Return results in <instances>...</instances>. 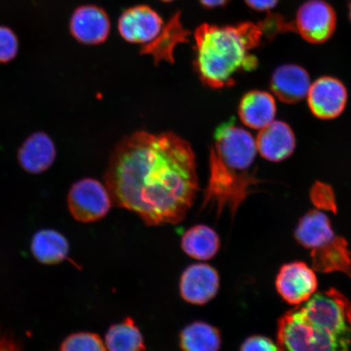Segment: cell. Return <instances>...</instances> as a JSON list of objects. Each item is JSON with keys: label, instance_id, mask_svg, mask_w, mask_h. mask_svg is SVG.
Here are the masks:
<instances>
[{"label": "cell", "instance_id": "1", "mask_svg": "<svg viewBox=\"0 0 351 351\" xmlns=\"http://www.w3.org/2000/svg\"><path fill=\"white\" fill-rule=\"evenodd\" d=\"M104 179L113 204L148 226L182 221L199 190L194 151L173 132L138 131L123 138Z\"/></svg>", "mask_w": 351, "mask_h": 351}, {"label": "cell", "instance_id": "2", "mask_svg": "<svg viewBox=\"0 0 351 351\" xmlns=\"http://www.w3.org/2000/svg\"><path fill=\"white\" fill-rule=\"evenodd\" d=\"M278 351H350L351 302L335 288L315 293L278 320Z\"/></svg>", "mask_w": 351, "mask_h": 351}, {"label": "cell", "instance_id": "3", "mask_svg": "<svg viewBox=\"0 0 351 351\" xmlns=\"http://www.w3.org/2000/svg\"><path fill=\"white\" fill-rule=\"evenodd\" d=\"M256 156V139L248 131L232 120L219 125L210 148L209 178L202 208L216 209L217 216L229 210L234 217L261 182L254 169Z\"/></svg>", "mask_w": 351, "mask_h": 351}, {"label": "cell", "instance_id": "4", "mask_svg": "<svg viewBox=\"0 0 351 351\" xmlns=\"http://www.w3.org/2000/svg\"><path fill=\"white\" fill-rule=\"evenodd\" d=\"M262 36L252 22L199 25L195 32L194 67L202 82L216 90L235 85L237 74L258 67V59L250 51L261 45Z\"/></svg>", "mask_w": 351, "mask_h": 351}, {"label": "cell", "instance_id": "5", "mask_svg": "<svg viewBox=\"0 0 351 351\" xmlns=\"http://www.w3.org/2000/svg\"><path fill=\"white\" fill-rule=\"evenodd\" d=\"M298 243L309 250L313 269L320 274L341 273L351 278L348 241L333 231L330 219L319 210L300 219L295 232Z\"/></svg>", "mask_w": 351, "mask_h": 351}, {"label": "cell", "instance_id": "6", "mask_svg": "<svg viewBox=\"0 0 351 351\" xmlns=\"http://www.w3.org/2000/svg\"><path fill=\"white\" fill-rule=\"evenodd\" d=\"M68 207L77 221L91 223L106 217L113 204L106 186L94 178H82L68 194Z\"/></svg>", "mask_w": 351, "mask_h": 351}, {"label": "cell", "instance_id": "7", "mask_svg": "<svg viewBox=\"0 0 351 351\" xmlns=\"http://www.w3.org/2000/svg\"><path fill=\"white\" fill-rule=\"evenodd\" d=\"M293 25L295 32L306 42L324 43L335 32L336 12L330 4L324 0H309L298 10Z\"/></svg>", "mask_w": 351, "mask_h": 351}, {"label": "cell", "instance_id": "8", "mask_svg": "<svg viewBox=\"0 0 351 351\" xmlns=\"http://www.w3.org/2000/svg\"><path fill=\"white\" fill-rule=\"evenodd\" d=\"M276 288L285 302L298 306L317 293L318 280L313 267L304 262H291L280 267L276 278Z\"/></svg>", "mask_w": 351, "mask_h": 351}, {"label": "cell", "instance_id": "9", "mask_svg": "<svg viewBox=\"0 0 351 351\" xmlns=\"http://www.w3.org/2000/svg\"><path fill=\"white\" fill-rule=\"evenodd\" d=\"M306 97L311 112L315 117L332 120L344 112L348 93L339 79L324 76L311 84Z\"/></svg>", "mask_w": 351, "mask_h": 351}, {"label": "cell", "instance_id": "10", "mask_svg": "<svg viewBox=\"0 0 351 351\" xmlns=\"http://www.w3.org/2000/svg\"><path fill=\"white\" fill-rule=\"evenodd\" d=\"M219 288L217 271L207 263H195L184 270L180 280V293L193 305L207 304L217 296Z\"/></svg>", "mask_w": 351, "mask_h": 351}, {"label": "cell", "instance_id": "11", "mask_svg": "<svg viewBox=\"0 0 351 351\" xmlns=\"http://www.w3.org/2000/svg\"><path fill=\"white\" fill-rule=\"evenodd\" d=\"M163 27V19L157 12L147 5L128 8L118 21V29L121 37L132 43H151Z\"/></svg>", "mask_w": 351, "mask_h": 351}, {"label": "cell", "instance_id": "12", "mask_svg": "<svg viewBox=\"0 0 351 351\" xmlns=\"http://www.w3.org/2000/svg\"><path fill=\"white\" fill-rule=\"evenodd\" d=\"M70 32L77 41L85 45H98L107 40L111 24L103 8L84 5L73 12L69 22Z\"/></svg>", "mask_w": 351, "mask_h": 351}, {"label": "cell", "instance_id": "13", "mask_svg": "<svg viewBox=\"0 0 351 351\" xmlns=\"http://www.w3.org/2000/svg\"><path fill=\"white\" fill-rule=\"evenodd\" d=\"M257 152L271 162H280L291 156L296 147L291 127L282 121H274L261 130L256 139Z\"/></svg>", "mask_w": 351, "mask_h": 351}, {"label": "cell", "instance_id": "14", "mask_svg": "<svg viewBox=\"0 0 351 351\" xmlns=\"http://www.w3.org/2000/svg\"><path fill=\"white\" fill-rule=\"evenodd\" d=\"M310 86V76L306 70L292 64L276 68L270 82L273 93L282 102L288 104H297L305 99Z\"/></svg>", "mask_w": 351, "mask_h": 351}, {"label": "cell", "instance_id": "15", "mask_svg": "<svg viewBox=\"0 0 351 351\" xmlns=\"http://www.w3.org/2000/svg\"><path fill=\"white\" fill-rule=\"evenodd\" d=\"M56 149L53 141L43 132H37L25 140L20 147L17 158L26 172L39 174L54 164Z\"/></svg>", "mask_w": 351, "mask_h": 351}, {"label": "cell", "instance_id": "16", "mask_svg": "<svg viewBox=\"0 0 351 351\" xmlns=\"http://www.w3.org/2000/svg\"><path fill=\"white\" fill-rule=\"evenodd\" d=\"M276 104L273 95L266 91L254 90L241 99L239 115L245 126L262 130L274 121Z\"/></svg>", "mask_w": 351, "mask_h": 351}, {"label": "cell", "instance_id": "17", "mask_svg": "<svg viewBox=\"0 0 351 351\" xmlns=\"http://www.w3.org/2000/svg\"><path fill=\"white\" fill-rule=\"evenodd\" d=\"M190 34L184 28L181 21V13H175L168 24L164 25L159 35L151 43L145 44L140 53L152 56L156 64L160 61L173 64L176 47L180 43H187Z\"/></svg>", "mask_w": 351, "mask_h": 351}, {"label": "cell", "instance_id": "18", "mask_svg": "<svg viewBox=\"0 0 351 351\" xmlns=\"http://www.w3.org/2000/svg\"><path fill=\"white\" fill-rule=\"evenodd\" d=\"M221 241L217 232L207 226H193L182 238L183 252L197 261L210 260L216 256Z\"/></svg>", "mask_w": 351, "mask_h": 351}, {"label": "cell", "instance_id": "19", "mask_svg": "<svg viewBox=\"0 0 351 351\" xmlns=\"http://www.w3.org/2000/svg\"><path fill=\"white\" fill-rule=\"evenodd\" d=\"M32 250L39 262L44 265H56L67 258L69 245L67 239L60 232L42 230L34 234Z\"/></svg>", "mask_w": 351, "mask_h": 351}, {"label": "cell", "instance_id": "20", "mask_svg": "<svg viewBox=\"0 0 351 351\" xmlns=\"http://www.w3.org/2000/svg\"><path fill=\"white\" fill-rule=\"evenodd\" d=\"M221 337L218 328L204 322L189 324L180 333L182 351H219Z\"/></svg>", "mask_w": 351, "mask_h": 351}, {"label": "cell", "instance_id": "21", "mask_svg": "<svg viewBox=\"0 0 351 351\" xmlns=\"http://www.w3.org/2000/svg\"><path fill=\"white\" fill-rule=\"evenodd\" d=\"M105 346L108 351L146 350L142 332L131 317L108 328L105 336Z\"/></svg>", "mask_w": 351, "mask_h": 351}, {"label": "cell", "instance_id": "22", "mask_svg": "<svg viewBox=\"0 0 351 351\" xmlns=\"http://www.w3.org/2000/svg\"><path fill=\"white\" fill-rule=\"evenodd\" d=\"M60 351H108L101 337L95 333H73L61 344Z\"/></svg>", "mask_w": 351, "mask_h": 351}, {"label": "cell", "instance_id": "23", "mask_svg": "<svg viewBox=\"0 0 351 351\" xmlns=\"http://www.w3.org/2000/svg\"><path fill=\"white\" fill-rule=\"evenodd\" d=\"M310 197L315 208L337 213V206L335 191L328 184L317 182L311 189Z\"/></svg>", "mask_w": 351, "mask_h": 351}, {"label": "cell", "instance_id": "24", "mask_svg": "<svg viewBox=\"0 0 351 351\" xmlns=\"http://www.w3.org/2000/svg\"><path fill=\"white\" fill-rule=\"evenodd\" d=\"M258 25L262 34L269 40H273L279 34L295 32L293 22L287 21L278 13H269Z\"/></svg>", "mask_w": 351, "mask_h": 351}, {"label": "cell", "instance_id": "25", "mask_svg": "<svg viewBox=\"0 0 351 351\" xmlns=\"http://www.w3.org/2000/svg\"><path fill=\"white\" fill-rule=\"evenodd\" d=\"M19 51L16 34L7 26L0 25V64H7L16 58Z\"/></svg>", "mask_w": 351, "mask_h": 351}, {"label": "cell", "instance_id": "26", "mask_svg": "<svg viewBox=\"0 0 351 351\" xmlns=\"http://www.w3.org/2000/svg\"><path fill=\"white\" fill-rule=\"evenodd\" d=\"M241 351H278L273 341L263 336L249 337L241 345Z\"/></svg>", "mask_w": 351, "mask_h": 351}, {"label": "cell", "instance_id": "27", "mask_svg": "<svg viewBox=\"0 0 351 351\" xmlns=\"http://www.w3.org/2000/svg\"><path fill=\"white\" fill-rule=\"evenodd\" d=\"M247 6L256 11H269L278 3L279 0H245Z\"/></svg>", "mask_w": 351, "mask_h": 351}, {"label": "cell", "instance_id": "28", "mask_svg": "<svg viewBox=\"0 0 351 351\" xmlns=\"http://www.w3.org/2000/svg\"><path fill=\"white\" fill-rule=\"evenodd\" d=\"M0 351H22L16 341L5 332L0 330Z\"/></svg>", "mask_w": 351, "mask_h": 351}, {"label": "cell", "instance_id": "29", "mask_svg": "<svg viewBox=\"0 0 351 351\" xmlns=\"http://www.w3.org/2000/svg\"><path fill=\"white\" fill-rule=\"evenodd\" d=\"M230 0H199L200 3L204 8H216L226 5V3Z\"/></svg>", "mask_w": 351, "mask_h": 351}, {"label": "cell", "instance_id": "30", "mask_svg": "<svg viewBox=\"0 0 351 351\" xmlns=\"http://www.w3.org/2000/svg\"><path fill=\"white\" fill-rule=\"evenodd\" d=\"M349 16H350V19L351 21V2L350 3V6H349Z\"/></svg>", "mask_w": 351, "mask_h": 351}, {"label": "cell", "instance_id": "31", "mask_svg": "<svg viewBox=\"0 0 351 351\" xmlns=\"http://www.w3.org/2000/svg\"><path fill=\"white\" fill-rule=\"evenodd\" d=\"M161 1H163V2H172V1H174V0H161Z\"/></svg>", "mask_w": 351, "mask_h": 351}]
</instances>
